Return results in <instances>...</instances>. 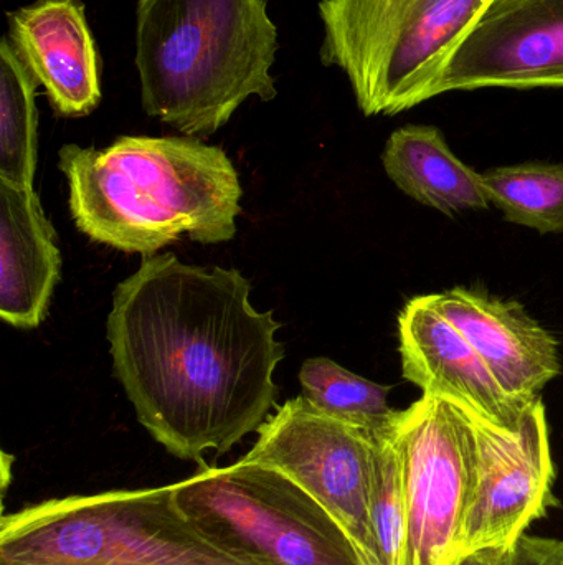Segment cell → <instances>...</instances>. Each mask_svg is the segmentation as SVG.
Segmentation results:
<instances>
[{
  "mask_svg": "<svg viewBox=\"0 0 563 565\" xmlns=\"http://www.w3.org/2000/svg\"><path fill=\"white\" fill-rule=\"evenodd\" d=\"M58 168L78 231L116 250L144 257L182 234L198 244L237 234L240 178L217 146L122 136L105 149L63 146Z\"/></svg>",
  "mask_w": 563,
  "mask_h": 565,
  "instance_id": "2",
  "label": "cell"
},
{
  "mask_svg": "<svg viewBox=\"0 0 563 565\" xmlns=\"http://www.w3.org/2000/svg\"><path fill=\"white\" fill-rule=\"evenodd\" d=\"M505 565H563V541L522 534L506 550Z\"/></svg>",
  "mask_w": 563,
  "mask_h": 565,
  "instance_id": "20",
  "label": "cell"
},
{
  "mask_svg": "<svg viewBox=\"0 0 563 565\" xmlns=\"http://www.w3.org/2000/svg\"><path fill=\"white\" fill-rule=\"evenodd\" d=\"M403 377L423 394L443 395L476 417L515 428L529 405L496 381L465 335L435 308L429 295L407 302L399 315Z\"/></svg>",
  "mask_w": 563,
  "mask_h": 565,
  "instance_id": "11",
  "label": "cell"
},
{
  "mask_svg": "<svg viewBox=\"0 0 563 565\" xmlns=\"http://www.w3.org/2000/svg\"><path fill=\"white\" fill-rule=\"evenodd\" d=\"M390 435L405 487L402 565H453L475 488V424L456 402L422 394L409 408L396 412Z\"/></svg>",
  "mask_w": 563,
  "mask_h": 565,
  "instance_id": "7",
  "label": "cell"
},
{
  "mask_svg": "<svg viewBox=\"0 0 563 565\" xmlns=\"http://www.w3.org/2000/svg\"><path fill=\"white\" fill-rule=\"evenodd\" d=\"M39 83L9 39L0 42V181L32 188L39 151Z\"/></svg>",
  "mask_w": 563,
  "mask_h": 565,
  "instance_id": "16",
  "label": "cell"
},
{
  "mask_svg": "<svg viewBox=\"0 0 563 565\" xmlns=\"http://www.w3.org/2000/svg\"><path fill=\"white\" fill-rule=\"evenodd\" d=\"M300 382L311 405L350 424L380 430L397 412L389 405V385L367 381L327 358L307 359Z\"/></svg>",
  "mask_w": 563,
  "mask_h": 565,
  "instance_id": "18",
  "label": "cell"
},
{
  "mask_svg": "<svg viewBox=\"0 0 563 565\" xmlns=\"http://www.w3.org/2000/svg\"><path fill=\"white\" fill-rule=\"evenodd\" d=\"M270 0H139L142 108L191 138L224 128L251 96L273 102L278 26Z\"/></svg>",
  "mask_w": 563,
  "mask_h": 565,
  "instance_id": "3",
  "label": "cell"
},
{
  "mask_svg": "<svg viewBox=\"0 0 563 565\" xmlns=\"http://www.w3.org/2000/svg\"><path fill=\"white\" fill-rule=\"evenodd\" d=\"M468 414L475 424L478 463L459 556L483 547L508 550L559 504L548 414L541 397L529 405L515 428Z\"/></svg>",
  "mask_w": 563,
  "mask_h": 565,
  "instance_id": "9",
  "label": "cell"
},
{
  "mask_svg": "<svg viewBox=\"0 0 563 565\" xmlns=\"http://www.w3.org/2000/svg\"><path fill=\"white\" fill-rule=\"evenodd\" d=\"M511 397L532 404L562 371L559 341L519 302L453 288L429 295Z\"/></svg>",
  "mask_w": 563,
  "mask_h": 565,
  "instance_id": "13",
  "label": "cell"
},
{
  "mask_svg": "<svg viewBox=\"0 0 563 565\" xmlns=\"http://www.w3.org/2000/svg\"><path fill=\"white\" fill-rule=\"evenodd\" d=\"M0 565H253L205 536L174 484L43 501L0 521Z\"/></svg>",
  "mask_w": 563,
  "mask_h": 565,
  "instance_id": "4",
  "label": "cell"
},
{
  "mask_svg": "<svg viewBox=\"0 0 563 565\" xmlns=\"http://www.w3.org/2000/svg\"><path fill=\"white\" fill-rule=\"evenodd\" d=\"M393 184L446 215L489 207L481 174L456 158L435 126L409 125L390 135L382 154Z\"/></svg>",
  "mask_w": 563,
  "mask_h": 565,
  "instance_id": "15",
  "label": "cell"
},
{
  "mask_svg": "<svg viewBox=\"0 0 563 565\" xmlns=\"http://www.w3.org/2000/svg\"><path fill=\"white\" fill-rule=\"evenodd\" d=\"M62 257L32 188L0 181V318L35 329L48 311Z\"/></svg>",
  "mask_w": 563,
  "mask_h": 565,
  "instance_id": "14",
  "label": "cell"
},
{
  "mask_svg": "<svg viewBox=\"0 0 563 565\" xmlns=\"http://www.w3.org/2000/svg\"><path fill=\"white\" fill-rule=\"evenodd\" d=\"M506 550L502 547H483L463 554L453 565H505Z\"/></svg>",
  "mask_w": 563,
  "mask_h": 565,
  "instance_id": "21",
  "label": "cell"
},
{
  "mask_svg": "<svg viewBox=\"0 0 563 565\" xmlns=\"http://www.w3.org/2000/svg\"><path fill=\"white\" fill-rule=\"evenodd\" d=\"M489 204L541 234L563 232V164L505 166L481 174Z\"/></svg>",
  "mask_w": 563,
  "mask_h": 565,
  "instance_id": "17",
  "label": "cell"
},
{
  "mask_svg": "<svg viewBox=\"0 0 563 565\" xmlns=\"http://www.w3.org/2000/svg\"><path fill=\"white\" fill-rule=\"evenodd\" d=\"M237 270L144 255L119 282L106 322L112 367L138 420L169 454L221 455L268 420L284 358L273 311Z\"/></svg>",
  "mask_w": 563,
  "mask_h": 565,
  "instance_id": "1",
  "label": "cell"
},
{
  "mask_svg": "<svg viewBox=\"0 0 563 565\" xmlns=\"http://www.w3.org/2000/svg\"><path fill=\"white\" fill-rule=\"evenodd\" d=\"M563 88V0H495L450 60L436 95Z\"/></svg>",
  "mask_w": 563,
  "mask_h": 565,
  "instance_id": "10",
  "label": "cell"
},
{
  "mask_svg": "<svg viewBox=\"0 0 563 565\" xmlns=\"http://www.w3.org/2000/svg\"><path fill=\"white\" fill-rule=\"evenodd\" d=\"M7 39L65 118L101 103V58L82 0H35L7 13Z\"/></svg>",
  "mask_w": 563,
  "mask_h": 565,
  "instance_id": "12",
  "label": "cell"
},
{
  "mask_svg": "<svg viewBox=\"0 0 563 565\" xmlns=\"http://www.w3.org/2000/svg\"><path fill=\"white\" fill-rule=\"evenodd\" d=\"M495 0H320L324 66L340 70L366 116L435 98L463 40Z\"/></svg>",
  "mask_w": 563,
  "mask_h": 565,
  "instance_id": "5",
  "label": "cell"
},
{
  "mask_svg": "<svg viewBox=\"0 0 563 565\" xmlns=\"http://www.w3.org/2000/svg\"><path fill=\"white\" fill-rule=\"evenodd\" d=\"M380 430L324 414L301 395L258 428L257 444L243 460L274 468L300 484L377 565L369 500Z\"/></svg>",
  "mask_w": 563,
  "mask_h": 565,
  "instance_id": "8",
  "label": "cell"
},
{
  "mask_svg": "<svg viewBox=\"0 0 563 565\" xmlns=\"http://www.w3.org/2000/svg\"><path fill=\"white\" fill-rule=\"evenodd\" d=\"M369 514L377 565H402L407 530L405 487L390 424L380 430L377 440Z\"/></svg>",
  "mask_w": 563,
  "mask_h": 565,
  "instance_id": "19",
  "label": "cell"
},
{
  "mask_svg": "<svg viewBox=\"0 0 563 565\" xmlns=\"http://www.w3.org/2000/svg\"><path fill=\"white\" fill-rule=\"evenodd\" d=\"M182 513L253 565H370L346 527L291 478L241 458L174 484Z\"/></svg>",
  "mask_w": 563,
  "mask_h": 565,
  "instance_id": "6",
  "label": "cell"
}]
</instances>
